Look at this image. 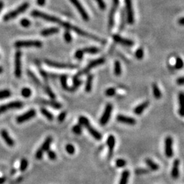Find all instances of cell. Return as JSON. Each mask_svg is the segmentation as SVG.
Returning <instances> with one entry per match:
<instances>
[{
	"label": "cell",
	"instance_id": "obj_46",
	"mask_svg": "<svg viewBox=\"0 0 184 184\" xmlns=\"http://www.w3.org/2000/svg\"><path fill=\"white\" fill-rule=\"evenodd\" d=\"M149 171L148 169H144V168H140V169H137L135 170V173L136 175H143V174H147L149 173Z\"/></svg>",
	"mask_w": 184,
	"mask_h": 184
},
{
	"label": "cell",
	"instance_id": "obj_20",
	"mask_svg": "<svg viewBox=\"0 0 184 184\" xmlns=\"http://www.w3.org/2000/svg\"><path fill=\"white\" fill-rule=\"evenodd\" d=\"M0 134H1L2 138L4 139V140L5 141L6 143L8 145V146H10V147L14 146V141L13 140V139L10 137L9 134H8V132H7V130H1V132H0Z\"/></svg>",
	"mask_w": 184,
	"mask_h": 184
},
{
	"label": "cell",
	"instance_id": "obj_37",
	"mask_svg": "<svg viewBox=\"0 0 184 184\" xmlns=\"http://www.w3.org/2000/svg\"><path fill=\"white\" fill-rule=\"evenodd\" d=\"M11 96V92L8 89H4L0 91V100L7 98Z\"/></svg>",
	"mask_w": 184,
	"mask_h": 184
},
{
	"label": "cell",
	"instance_id": "obj_18",
	"mask_svg": "<svg viewBox=\"0 0 184 184\" xmlns=\"http://www.w3.org/2000/svg\"><path fill=\"white\" fill-rule=\"evenodd\" d=\"M112 38H113V40L115 41L116 42L122 45H124V46H132L133 45H134V42H133V41L129 40V39L122 38V37L119 36V35H114V36H112Z\"/></svg>",
	"mask_w": 184,
	"mask_h": 184
},
{
	"label": "cell",
	"instance_id": "obj_16",
	"mask_svg": "<svg viewBox=\"0 0 184 184\" xmlns=\"http://www.w3.org/2000/svg\"><path fill=\"white\" fill-rule=\"evenodd\" d=\"M125 4H126L128 22L129 24L132 25L134 23V12H133L132 1H131V0H125Z\"/></svg>",
	"mask_w": 184,
	"mask_h": 184
},
{
	"label": "cell",
	"instance_id": "obj_11",
	"mask_svg": "<svg viewBox=\"0 0 184 184\" xmlns=\"http://www.w3.org/2000/svg\"><path fill=\"white\" fill-rule=\"evenodd\" d=\"M23 106V103L20 101H14L0 106V114L8 111V110L14 108H20Z\"/></svg>",
	"mask_w": 184,
	"mask_h": 184
},
{
	"label": "cell",
	"instance_id": "obj_21",
	"mask_svg": "<svg viewBox=\"0 0 184 184\" xmlns=\"http://www.w3.org/2000/svg\"><path fill=\"white\" fill-rule=\"evenodd\" d=\"M42 104H44L45 105L49 106L51 107L56 108V109H59L61 108V104L59 102L55 101L54 100H41L40 101Z\"/></svg>",
	"mask_w": 184,
	"mask_h": 184
},
{
	"label": "cell",
	"instance_id": "obj_29",
	"mask_svg": "<svg viewBox=\"0 0 184 184\" xmlns=\"http://www.w3.org/2000/svg\"><path fill=\"white\" fill-rule=\"evenodd\" d=\"M179 103L180 108H179V114L181 117H183V101H184V94L183 92H181L179 94Z\"/></svg>",
	"mask_w": 184,
	"mask_h": 184
},
{
	"label": "cell",
	"instance_id": "obj_30",
	"mask_svg": "<svg viewBox=\"0 0 184 184\" xmlns=\"http://www.w3.org/2000/svg\"><path fill=\"white\" fill-rule=\"evenodd\" d=\"M40 112L49 121H52L53 119H54V116H53V114L51 113L50 111H48V110L46 109V108H41Z\"/></svg>",
	"mask_w": 184,
	"mask_h": 184
},
{
	"label": "cell",
	"instance_id": "obj_40",
	"mask_svg": "<svg viewBox=\"0 0 184 184\" xmlns=\"http://www.w3.org/2000/svg\"><path fill=\"white\" fill-rule=\"evenodd\" d=\"M116 166L117 168H123L126 166V161L124 159L122 158H119L115 162Z\"/></svg>",
	"mask_w": 184,
	"mask_h": 184
},
{
	"label": "cell",
	"instance_id": "obj_38",
	"mask_svg": "<svg viewBox=\"0 0 184 184\" xmlns=\"http://www.w3.org/2000/svg\"><path fill=\"white\" fill-rule=\"evenodd\" d=\"M44 91H46V93H47V95H48L49 97L51 98V99H55V95L54 92L52 91V89H51V87H49L48 85H45Z\"/></svg>",
	"mask_w": 184,
	"mask_h": 184
},
{
	"label": "cell",
	"instance_id": "obj_32",
	"mask_svg": "<svg viewBox=\"0 0 184 184\" xmlns=\"http://www.w3.org/2000/svg\"><path fill=\"white\" fill-rule=\"evenodd\" d=\"M84 53H89V54H96V53L100 52V49L97 47L91 46V47H87L83 49Z\"/></svg>",
	"mask_w": 184,
	"mask_h": 184
},
{
	"label": "cell",
	"instance_id": "obj_1",
	"mask_svg": "<svg viewBox=\"0 0 184 184\" xmlns=\"http://www.w3.org/2000/svg\"><path fill=\"white\" fill-rule=\"evenodd\" d=\"M79 124L81 125L82 127H85V128H87L88 132H89V134L93 137L96 140H100L102 139V134L98 132V130H96L95 128H93V126H91L90 124L89 121L87 117L84 116H81L79 118Z\"/></svg>",
	"mask_w": 184,
	"mask_h": 184
},
{
	"label": "cell",
	"instance_id": "obj_39",
	"mask_svg": "<svg viewBox=\"0 0 184 184\" xmlns=\"http://www.w3.org/2000/svg\"><path fill=\"white\" fill-rule=\"evenodd\" d=\"M72 132L74 133L75 134L80 135L82 133V126L79 124L77 125H75L72 127Z\"/></svg>",
	"mask_w": 184,
	"mask_h": 184
},
{
	"label": "cell",
	"instance_id": "obj_41",
	"mask_svg": "<svg viewBox=\"0 0 184 184\" xmlns=\"http://www.w3.org/2000/svg\"><path fill=\"white\" fill-rule=\"evenodd\" d=\"M144 56V51L142 48H139L137 49L135 52V57L138 59H142Z\"/></svg>",
	"mask_w": 184,
	"mask_h": 184
},
{
	"label": "cell",
	"instance_id": "obj_19",
	"mask_svg": "<svg viewBox=\"0 0 184 184\" xmlns=\"http://www.w3.org/2000/svg\"><path fill=\"white\" fill-rule=\"evenodd\" d=\"M179 164L180 161L179 159H175L173 162V167L171 170V177L173 179H177L179 176Z\"/></svg>",
	"mask_w": 184,
	"mask_h": 184
},
{
	"label": "cell",
	"instance_id": "obj_13",
	"mask_svg": "<svg viewBox=\"0 0 184 184\" xmlns=\"http://www.w3.org/2000/svg\"><path fill=\"white\" fill-rule=\"evenodd\" d=\"M112 110V104L110 103L106 104L104 111L100 119V123L102 126H105V125L108 122V121H109L110 118V116H111Z\"/></svg>",
	"mask_w": 184,
	"mask_h": 184
},
{
	"label": "cell",
	"instance_id": "obj_4",
	"mask_svg": "<svg viewBox=\"0 0 184 184\" xmlns=\"http://www.w3.org/2000/svg\"><path fill=\"white\" fill-rule=\"evenodd\" d=\"M14 46L16 48H41L42 46V42L40 40H18L14 42Z\"/></svg>",
	"mask_w": 184,
	"mask_h": 184
},
{
	"label": "cell",
	"instance_id": "obj_35",
	"mask_svg": "<svg viewBox=\"0 0 184 184\" xmlns=\"http://www.w3.org/2000/svg\"><path fill=\"white\" fill-rule=\"evenodd\" d=\"M32 91L28 87H24L22 88V89L21 90V95L23 96L24 98H29L31 96H32Z\"/></svg>",
	"mask_w": 184,
	"mask_h": 184
},
{
	"label": "cell",
	"instance_id": "obj_22",
	"mask_svg": "<svg viewBox=\"0 0 184 184\" xmlns=\"http://www.w3.org/2000/svg\"><path fill=\"white\" fill-rule=\"evenodd\" d=\"M59 32V29L57 27H50V28H47L43 29L42 32H40L41 36L46 37L51 36V35L55 34L57 33H58Z\"/></svg>",
	"mask_w": 184,
	"mask_h": 184
},
{
	"label": "cell",
	"instance_id": "obj_49",
	"mask_svg": "<svg viewBox=\"0 0 184 184\" xmlns=\"http://www.w3.org/2000/svg\"><path fill=\"white\" fill-rule=\"evenodd\" d=\"M20 25L24 27H28L31 25V22L29 20L27 19V18H23L20 20Z\"/></svg>",
	"mask_w": 184,
	"mask_h": 184
},
{
	"label": "cell",
	"instance_id": "obj_23",
	"mask_svg": "<svg viewBox=\"0 0 184 184\" xmlns=\"http://www.w3.org/2000/svg\"><path fill=\"white\" fill-rule=\"evenodd\" d=\"M106 145L109 149V153L110 155H111V153L114 150V147L115 146V138L113 135H110L108 136L106 140Z\"/></svg>",
	"mask_w": 184,
	"mask_h": 184
},
{
	"label": "cell",
	"instance_id": "obj_56",
	"mask_svg": "<svg viewBox=\"0 0 184 184\" xmlns=\"http://www.w3.org/2000/svg\"><path fill=\"white\" fill-rule=\"evenodd\" d=\"M112 1H113V6L117 7L119 4V0H112Z\"/></svg>",
	"mask_w": 184,
	"mask_h": 184
},
{
	"label": "cell",
	"instance_id": "obj_6",
	"mask_svg": "<svg viewBox=\"0 0 184 184\" xmlns=\"http://www.w3.org/2000/svg\"><path fill=\"white\" fill-rule=\"evenodd\" d=\"M21 56V51L19 50L16 51L15 57H14V75L18 79H20L22 76Z\"/></svg>",
	"mask_w": 184,
	"mask_h": 184
},
{
	"label": "cell",
	"instance_id": "obj_5",
	"mask_svg": "<svg viewBox=\"0 0 184 184\" xmlns=\"http://www.w3.org/2000/svg\"><path fill=\"white\" fill-rule=\"evenodd\" d=\"M67 75H62L60 77V81H61V86H62L63 89L64 90H66V91H74L75 90L77 89V88L79 87L82 83V81H79V80L78 79H74L73 86L72 87H68V85H67Z\"/></svg>",
	"mask_w": 184,
	"mask_h": 184
},
{
	"label": "cell",
	"instance_id": "obj_12",
	"mask_svg": "<svg viewBox=\"0 0 184 184\" xmlns=\"http://www.w3.org/2000/svg\"><path fill=\"white\" fill-rule=\"evenodd\" d=\"M70 1L73 4V6L77 8V10L79 12V13L81 14V17L85 21H88L89 20V16L88 15L87 12H86L85 8H83V6H82L79 0H70Z\"/></svg>",
	"mask_w": 184,
	"mask_h": 184
},
{
	"label": "cell",
	"instance_id": "obj_44",
	"mask_svg": "<svg viewBox=\"0 0 184 184\" xmlns=\"http://www.w3.org/2000/svg\"><path fill=\"white\" fill-rule=\"evenodd\" d=\"M65 151H66L67 153H69L70 155H73L75 152V147L72 144H67L66 146H65Z\"/></svg>",
	"mask_w": 184,
	"mask_h": 184
},
{
	"label": "cell",
	"instance_id": "obj_58",
	"mask_svg": "<svg viewBox=\"0 0 184 184\" xmlns=\"http://www.w3.org/2000/svg\"><path fill=\"white\" fill-rule=\"evenodd\" d=\"M6 181V179L4 177H0V184H3Z\"/></svg>",
	"mask_w": 184,
	"mask_h": 184
},
{
	"label": "cell",
	"instance_id": "obj_36",
	"mask_svg": "<svg viewBox=\"0 0 184 184\" xmlns=\"http://www.w3.org/2000/svg\"><path fill=\"white\" fill-rule=\"evenodd\" d=\"M27 166H28V161L25 158H22L20 163V166H19L20 171L21 172H24L25 171H26L27 169Z\"/></svg>",
	"mask_w": 184,
	"mask_h": 184
},
{
	"label": "cell",
	"instance_id": "obj_59",
	"mask_svg": "<svg viewBox=\"0 0 184 184\" xmlns=\"http://www.w3.org/2000/svg\"><path fill=\"white\" fill-rule=\"evenodd\" d=\"M3 71H4L3 67H2L1 66H0V74H1L2 72H3Z\"/></svg>",
	"mask_w": 184,
	"mask_h": 184
},
{
	"label": "cell",
	"instance_id": "obj_3",
	"mask_svg": "<svg viewBox=\"0 0 184 184\" xmlns=\"http://www.w3.org/2000/svg\"><path fill=\"white\" fill-rule=\"evenodd\" d=\"M29 7V4L27 3V2H25V3L18 6L16 9L6 14L4 16V20H5V21H8V20H10L14 19V18H16V16L19 15V14L23 13L25 10L28 9Z\"/></svg>",
	"mask_w": 184,
	"mask_h": 184
},
{
	"label": "cell",
	"instance_id": "obj_8",
	"mask_svg": "<svg viewBox=\"0 0 184 184\" xmlns=\"http://www.w3.org/2000/svg\"><path fill=\"white\" fill-rule=\"evenodd\" d=\"M104 62H105V59L104 58H98L97 59H95V60H93L92 61H91V62H90L89 64H88L87 66H86L85 68L83 70L78 73L74 77L79 78V77H80V76L85 74L89 72L91 69L94 68L95 67L98 66V65L103 64Z\"/></svg>",
	"mask_w": 184,
	"mask_h": 184
},
{
	"label": "cell",
	"instance_id": "obj_9",
	"mask_svg": "<svg viewBox=\"0 0 184 184\" xmlns=\"http://www.w3.org/2000/svg\"><path fill=\"white\" fill-rule=\"evenodd\" d=\"M70 30H72L73 32H76L78 35H79V36L85 37V38H89V39H91V40H95V41H96V42H101V43L105 42V41H104L103 39H101V38H100L99 37L96 36H94V35H92L91 34H89V33L86 32H85V31L77 27H76V26L71 25L70 28Z\"/></svg>",
	"mask_w": 184,
	"mask_h": 184
},
{
	"label": "cell",
	"instance_id": "obj_7",
	"mask_svg": "<svg viewBox=\"0 0 184 184\" xmlns=\"http://www.w3.org/2000/svg\"><path fill=\"white\" fill-rule=\"evenodd\" d=\"M52 141H53L52 137L51 136L46 137V138L45 139L44 143H42V145H41V147L38 149V150H37V151L36 152L35 157H36V159H40L42 158L44 153L46 152V151L49 149V148H50L51 144V143H52Z\"/></svg>",
	"mask_w": 184,
	"mask_h": 184
},
{
	"label": "cell",
	"instance_id": "obj_52",
	"mask_svg": "<svg viewBox=\"0 0 184 184\" xmlns=\"http://www.w3.org/2000/svg\"><path fill=\"white\" fill-rule=\"evenodd\" d=\"M177 85H183L184 83V78L183 77H181L179 78V79H177Z\"/></svg>",
	"mask_w": 184,
	"mask_h": 184
},
{
	"label": "cell",
	"instance_id": "obj_53",
	"mask_svg": "<svg viewBox=\"0 0 184 184\" xmlns=\"http://www.w3.org/2000/svg\"><path fill=\"white\" fill-rule=\"evenodd\" d=\"M45 1H46V0H37V4H38V5L42 6L44 5Z\"/></svg>",
	"mask_w": 184,
	"mask_h": 184
},
{
	"label": "cell",
	"instance_id": "obj_43",
	"mask_svg": "<svg viewBox=\"0 0 184 184\" xmlns=\"http://www.w3.org/2000/svg\"><path fill=\"white\" fill-rule=\"evenodd\" d=\"M63 38H64V40L66 42L70 43L72 42V36L68 29H66V31L64 32V34H63Z\"/></svg>",
	"mask_w": 184,
	"mask_h": 184
},
{
	"label": "cell",
	"instance_id": "obj_54",
	"mask_svg": "<svg viewBox=\"0 0 184 184\" xmlns=\"http://www.w3.org/2000/svg\"><path fill=\"white\" fill-rule=\"evenodd\" d=\"M124 12H122V13H121V29H122V28L124 27Z\"/></svg>",
	"mask_w": 184,
	"mask_h": 184
},
{
	"label": "cell",
	"instance_id": "obj_45",
	"mask_svg": "<svg viewBox=\"0 0 184 184\" xmlns=\"http://www.w3.org/2000/svg\"><path fill=\"white\" fill-rule=\"evenodd\" d=\"M84 55V52L83 51V49H79V50L77 51L74 53V57L77 59H79V60H81V59H83Z\"/></svg>",
	"mask_w": 184,
	"mask_h": 184
},
{
	"label": "cell",
	"instance_id": "obj_24",
	"mask_svg": "<svg viewBox=\"0 0 184 184\" xmlns=\"http://www.w3.org/2000/svg\"><path fill=\"white\" fill-rule=\"evenodd\" d=\"M149 104V101H145L143 103H141L140 104H139L138 106H137L136 108L134 109V112L136 114H140L143 113V112L144 111V110L145 108H147L148 107Z\"/></svg>",
	"mask_w": 184,
	"mask_h": 184
},
{
	"label": "cell",
	"instance_id": "obj_26",
	"mask_svg": "<svg viewBox=\"0 0 184 184\" xmlns=\"http://www.w3.org/2000/svg\"><path fill=\"white\" fill-rule=\"evenodd\" d=\"M145 162L146 163V164L147 165L149 169H150L151 171H157V170H159V165L157 164V163H155V162H153L152 159L150 158H147L145 159Z\"/></svg>",
	"mask_w": 184,
	"mask_h": 184
},
{
	"label": "cell",
	"instance_id": "obj_33",
	"mask_svg": "<svg viewBox=\"0 0 184 184\" xmlns=\"http://www.w3.org/2000/svg\"><path fill=\"white\" fill-rule=\"evenodd\" d=\"M114 72L116 76H120L121 74V66L119 61H116L114 64Z\"/></svg>",
	"mask_w": 184,
	"mask_h": 184
},
{
	"label": "cell",
	"instance_id": "obj_50",
	"mask_svg": "<svg viewBox=\"0 0 184 184\" xmlns=\"http://www.w3.org/2000/svg\"><path fill=\"white\" fill-rule=\"evenodd\" d=\"M66 114H67V112L65 111L61 112V113L59 114L58 117H57V120H58L59 122H63V121L65 120V117H66Z\"/></svg>",
	"mask_w": 184,
	"mask_h": 184
},
{
	"label": "cell",
	"instance_id": "obj_25",
	"mask_svg": "<svg viewBox=\"0 0 184 184\" xmlns=\"http://www.w3.org/2000/svg\"><path fill=\"white\" fill-rule=\"evenodd\" d=\"M116 8V6H112L111 10H110L109 16H108V27H109V29H111L114 25V14H115Z\"/></svg>",
	"mask_w": 184,
	"mask_h": 184
},
{
	"label": "cell",
	"instance_id": "obj_48",
	"mask_svg": "<svg viewBox=\"0 0 184 184\" xmlns=\"http://www.w3.org/2000/svg\"><path fill=\"white\" fill-rule=\"evenodd\" d=\"M46 153H47V155H48V157L51 159V160H55V159H56L57 155L55 151L48 149V150L46 151Z\"/></svg>",
	"mask_w": 184,
	"mask_h": 184
},
{
	"label": "cell",
	"instance_id": "obj_31",
	"mask_svg": "<svg viewBox=\"0 0 184 184\" xmlns=\"http://www.w3.org/2000/svg\"><path fill=\"white\" fill-rule=\"evenodd\" d=\"M152 89H153V96H154V97L156 98V99H159V98L162 97V93L157 84H155V83L153 84Z\"/></svg>",
	"mask_w": 184,
	"mask_h": 184
},
{
	"label": "cell",
	"instance_id": "obj_47",
	"mask_svg": "<svg viewBox=\"0 0 184 184\" xmlns=\"http://www.w3.org/2000/svg\"><path fill=\"white\" fill-rule=\"evenodd\" d=\"M183 66V61L180 57H177L175 62V67L177 69H181Z\"/></svg>",
	"mask_w": 184,
	"mask_h": 184
},
{
	"label": "cell",
	"instance_id": "obj_28",
	"mask_svg": "<svg viewBox=\"0 0 184 184\" xmlns=\"http://www.w3.org/2000/svg\"><path fill=\"white\" fill-rule=\"evenodd\" d=\"M129 177H130V172L128 170H125L121 174L119 184H128Z\"/></svg>",
	"mask_w": 184,
	"mask_h": 184
},
{
	"label": "cell",
	"instance_id": "obj_17",
	"mask_svg": "<svg viewBox=\"0 0 184 184\" xmlns=\"http://www.w3.org/2000/svg\"><path fill=\"white\" fill-rule=\"evenodd\" d=\"M117 120L119 122L122 123V124L131 125V126L135 125L136 124V120L135 119L130 117L123 115V114H119V115L117 117Z\"/></svg>",
	"mask_w": 184,
	"mask_h": 184
},
{
	"label": "cell",
	"instance_id": "obj_55",
	"mask_svg": "<svg viewBox=\"0 0 184 184\" xmlns=\"http://www.w3.org/2000/svg\"><path fill=\"white\" fill-rule=\"evenodd\" d=\"M178 22L181 25H184V18L183 17H181L180 18L179 20H178Z\"/></svg>",
	"mask_w": 184,
	"mask_h": 184
},
{
	"label": "cell",
	"instance_id": "obj_57",
	"mask_svg": "<svg viewBox=\"0 0 184 184\" xmlns=\"http://www.w3.org/2000/svg\"><path fill=\"white\" fill-rule=\"evenodd\" d=\"M4 6V2H3V1H0V12H1V11L2 10V9H3Z\"/></svg>",
	"mask_w": 184,
	"mask_h": 184
},
{
	"label": "cell",
	"instance_id": "obj_14",
	"mask_svg": "<svg viewBox=\"0 0 184 184\" xmlns=\"http://www.w3.org/2000/svg\"><path fill=\"white\" fill-rule=\"evenodd\" d=\"M36 114V112L34 109H30L27 112H25L22 114L16 117V120L18 124H22V123L27 121L31 119L34 118Z\"/></svg>",
	"mask_w": 184,
	"mask_h": 184
},
{
	"label": "cell",
	"instance_id": "obj_10",
	"mask_svg": "<svg viewBox=\"0 0 184 184\" xmlns=\"http://www.w3.org/2000/svg\"><path fill=\"white\" fill-rule=\"evenodd\" d=\"M44 62L49 66L58 69H74L78 67V65L72 64V63L57 62V61H53L50 60H45Z\"/></svg>",
	"mask_w": 184,
	"mask_h": 184
},
{
	"label": "cell",
	"instance_id": "obj_51",
	"mask_svg": "<svg viewBox=\"0 0 184 184\" xmlns=\"http://www.w3.org/2000/svg\"><path fill=\"white\" fill-rule=\"evenodd\" d=\"M97 4H98V6L100 9L104 10L106 9V4L104 3V0H96Z\"/></svg>",
	"mask_w": 184,
	"mask_h": 184
},
{
	"label": "cell",
	"instance_id": "obj_42",
	"mask_svg": "<svg viewBox=\"0 0 184 184\" xmlns=\"http://www.w3.org/2000/svg\"><path fill=\"white\" fill-rule=\"evenodd\" d=\"M116 93V89L113 87H110L107 89L105 91V95L108 97H112L115 95Z\"/></svg>",
	"mask_w": 184,
	"mask_h": 184
},
{
	"label": "cell",
	"instance_id": "obj_15",
	"mask_svg": "<svg viewBox=\"0 0 184 184\" xmlns=\"http://www.w3.org/2000/svg\"><path fill=\"white\" fill-rule=\"evenodd\" d=\"M164 145V152L165 155L169 158H171L173 156V140L171 136H167L165 139Z\"/></svg>",
	"mask_w": 184,
	"mask_h": 184
},
{
	"label": "cell",
	"instance_id": "obj_34",
	"mask_svg": "<svg viewBox=\"0 0 184 184\" xmlns=\"http://www.w3.org/2000/svg\"><path fill=\"white\" fill-rule=\"evenodd\" d=\"M27 74H28L29 77L31 78V79H32V81L34 82L35 84H36V85L38 86H42V84H41L40 80H39L38 78L36 77V76L32 72L29 70L27 72Z\"/></svg>",
	"mask_w": 184,
	"mask_h": 184
},
{
	"label": "cell",
	"instance_id": "obj_2",
	"mask_svg": "<svg viewBox=\"0 0 184 184\" xmlns=\"http://www.w3.org/2000/svg\"><path fill=\"white\" fill-rule=\"evenodd\" d=\"M31 15L34 17H38L40 18H42L43 20H46V21L48 22H55V23L59 24V25L63 27L64 26V23L65 22H63L62 20L59 19V18L56 17V16L50 15V14H46L44 12H40L39 10H33V11L31 12Z\"/></svg>",
	"mask_w": 184,
	"mask_h": 184
},
{
	"label": "cell",
	"instance_id": "obj_27",
	"mask_svg": "<svg viewBox=\"0 0 184 184\" xmlns=\"http://www.w3.org/2000/svg\"><path fill=\"white\" fill-rule=\"evenodd\" d=\"M93 76L92 74H89L87 76V81H86L85 87V91L87 92V93H89V92L91 91L92 89V83H93Z\"/></svg>",
	"mask_w": 184,
	"mask_h": 184
}]
</instances>
